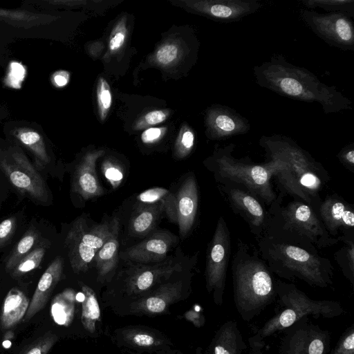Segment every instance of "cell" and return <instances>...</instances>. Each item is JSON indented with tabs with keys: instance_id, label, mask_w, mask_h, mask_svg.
I'll list each match as a JSON object with an SVG mask.
<instances>
[{
	"instance_id": "obj_10",
	"label": "cell",
	"mask_w": 354,
	"mask_h": 354,
	"mask_svg": "<svg viewBox=\"0 0 354 354\" xmlns=\"http://www.w3.org/2000/svg\"><path fill=\"white\" fill-rule=\"evenodd\" d=\"M279 354H328L330 333L314 324L308 317L282 331Z\"/></svg>"
},
{
	"instance_id": "obj_25",
	"label": "cell",
	"mask_w": 354,
	"mask_h": 354,
	"mask_svg": "<svg viewBox=\"0 0 354 354\" xmlns=\"http://www.w3.org/2000/svg\"><path fill=\"white\" fill-rule=\"evenodd\" d=\"M12 135L34 156L37 167L42 169L50 162L44 140L33 129L21 127L14 130Z\"/></svg>"
},
{
	"instance_id": "obj_30",
	"label": "cell",
	"mask_w": 354,
	"mask_h": 354,
	"mask_svg": "<svg viewBox=\"0 0 354 354\" xmlns=\"http://www.w3.org/2000/svg\"><path fill=\"white\" fill-rule=\"evenodd\" d=\"M37 231L31 227L27 230L12 250L6 263V270L10 272L17 263L32 250L38 240Z\"/></svg>"
},
{
	"instance_id": "obj_38",
	"label": "cell",
	"mask_w": 354,
	"mask_h": 354,
	"mask_svg": "<svg viewBox=\"0 0 354 354\" xmlns=\"http://www.w3.org/2000/svg\"><path fill=\"white\" fill-rule=\"evenodd\" d=\"M179 53V48L176 44L168 43L158 48L156 52L155 58L159 64L168 66L178 59Z\"/></svg>"
},
{
	"instance_id": "obj_29",
	"label": "cell",
	"mask_w": 354,
	"mask_h": 354,
	"mask_svg": "<svg viewBox=\"0 0 354 354\" xmlns=\"http://www.w3.org/2000/svg\"><path fill=\"white\" fill-rule=\"evenodd\" d=\"M138 199L147 204L162 202L168 216L176 223V196L169 190L160 187L149 189L142 192L138 196Z\"/></svg>"
},
{
	"instance_id": "obj_21",
	"label": "cell",
	"mask_w": 354,
	"mask_h": 354,
	"mask_svg": "<svg viewBox=\"0 0 354 354\" xmlns=\"http://www.w3.org/2000/svg\"><path fill=\"white\" fill-rule=\"evenodd\" d=\"M29 299L17 288H12L3 303L0 315V325L4 329L16 326L24 319L29 306Z\"/></svg>"
},
{
	"instance_id": "obj_45",
	"label": "cell",
	"mask_w": 354,
	"mask_h": 354,
	"mask_svg": "<svg viewBox=\"0 0 354 354\" xmlns=\"http://www.w3.org/2000/svg\"><path fill=\"white\" fill-rule=\"evenodd\" d=\"M104 173L106 178L111 181L112 185L118 184L123 178L122 171L113 165L107 164L104 168Z\"/></svg>"
},
{
	"instance_id": "obj_39",
	"label": "cell",
	"mask_w": 354,
	"mask_h": 354,
	"mask_svg": "<svg viewBox=\"0 0 354 354\" xmlns=\"http://www.w3.org/2000/svg\"><path fill=\"white\" fill-rule=\"evenodd\" d=\"M127 36L125 21L121 20L115 27L110 37L109 47L111 53L119 50L124 45Z\"/></svg>"
},
{
	"instance_id": "obj_42",
	"label": "cell",
	"mask_w": 354,
	"mask_h": 354,
	"mask_svg": "<svg viewBox=\"0 0 354 354\" xmlns=\"http://www.w3.org/2000/svg\"><path fill=\"white\" fill-rule=\"evenodd\" d=\"M167 117V112L162 110H154L146 113L141 122H139V127L142 128L150 125H155L166 120Z\"/></svg>"
},
{
	"instance_id": "obj_40",
	"label": "cell",
	"mask_w": 354,
	"mask_h": 354,
	"mask_svg": "<svg viewBox=\"0 0 354 354\" xmlns=\"http://www.w3.org/2000/svg\"><path fill=\"white\" fill-rule=\"evenodd\" d=\"M194 132L188 128L185 129L177 142V151L180 157L186 156L192 151L194 145Z\"/></svg>"
},
{
	"instance_id": "obj_24",
	"label": "cell",
	"mask_w": 354,
	"mask_h": 354,
	"mask_svg": "<svg viewBox=\"0 0 354 354\" xmlns=\"http://www.w3.org/2000/svg\"><path fill=\"white\" fill-rule=\"evenodd\" d=\"M163 211L165 205L162 202L147 204L139 208L131 219L130 234L138 237L148 234L156 225Z\"/></svg>"
},
{
	"instance_id": "obj_49",
	"label": "cell",
	"mask_w": 354,
	"mask_h": 354,
	"mask_svg": "<svg viewBox=\"0 0 354 354\" xmlns=\"http://www.w3.org/2000/svg\"><path fill=\"white\" fill-rule=\"evenodd\" d=\"M249 352L248 354H264L262 351L263 348H261L258 346H249Z\"/></svg>"
},
{
	"instance_id": "obj_43",
	"label": "cell",
	"mask_w": 354,
	"mask_h": 354,
	"mask_svg": "<svg viewBox=\"0 0 354 354\" xmlns=\"http://www.w3.org/2000/svg\"><path fill=\"white\" fill-rule=\"evenodd\" d=\"M164 134V129L151 127L146 129L141 135V140L145 144H151L158 141Z\"/></svg>"
},
{
	"instance_id": "obj_6",
	"label": "cell",
	"mask_w": 354,
	"mask_h": 354,
	"mask_svg": "<svg viewBox=\"0 0 354 354\" xmlns=\"http://www.w3.org/2000/svg\"><path fill=\"white\" fill-rule=\"evenodd\" d=\"M234 147V144H230L216 151L214 160L220 175L244 185L252 193L271 202L274 195L270 183L272 175L268 169L264 164L253 165L234 159L232 156Z\"/></svg>"
},
{
	"instance_id": "obj_2",
	"label": "cell",
	"mask_w": 354,
	"mask_h": 354,
	"mask_svg": "<svg viewBox=\"0 0 354 354\" xmlns=\"http://www.w3.org/2000/svg\"><path fill=\"white\" fill-rule=\"evenodd\" d=\"M260 145L270 160L264 164L290 193L307 203L321 187L317 164L292 139L281 135L262 136Z\"/></svg>"
},
{
	"instance_id": "obj_3",
	"label": "cell",
	"mask_w": 354,
	"mask_h": 354,
	"mask_svg": "<svg viewBox=\"0 0 354 354\" xmlns=\"http://www.w3.org/2000/svg\"><path fill=\"white\" fill-rule=\"evenodd\" d=\"M275 292L277 299L274 314L248 339L249 346L263 348L268 338L281 333L302 318L331 319L344 312L340 302L313 299L292 284L279 281Z\"/></svg>"
},
{
	"instance_id": "obj_34",
	"label": "cell",
	"mask_w": 354,
	"mask_h": 354,
	"mask_svg": "<svg viewBox=\"0 0 354 354\" xmlns=\"http://www.w3.org/2000/svg\"><path fill=\"white\" fill-rule=\"evenodd\" d=\"M46 253L44 247L34 248L30 253L22 258L10 272L12 277L17 278L36 269L40 265Z\"/></svg>"
},
{
	"instance_id": "obj_18",
	"label": "cell",
	"mask_w": 354,
	"mask_h": 354,
	"mask_svg": "<svg viewBox=\"0 0 354 354\" xmlns=\"http://www.w3.org/2000/svg\"><path fill=\"white\" fill-rule=\"evenodd\" d=\"M290 228L306 236L312 241L324 235L320 221L310 207L302 203H290L283 214Z\"/></svg>"
},
{
	"instance_id": "obj_35",
	"label": "cell",
	"mask_w": 354,
	"mask_h": 354,
	"mask_svg": "<svg viewBox=\"0 0 354 354\" xmlns=\"http://www.w3.org/2000/svg\"><path fill=\"white\" fill-rule=\"evenodd\" d=\"M97 97L99 114L101 120H104L112 105V93L109 84L103 77L98 80Z\"/></svg>"
},
{
	"instance_id": "obj_15",
	"label": "cell",
	"mask_w": 354,
	"mask_h": 354,
	"mask_svg": "<svg viewBox=\"0 0 354 354\" xmlns=\"http://www.w3.org/2000/svg\"><path fill=\"white\" fill-rule=\"evenodd\" d=\"M176 201V223L180 236L185 238L194 225L198 208V189L194 176L183 182Z\"/></svg>"
},
{
	"instance_id": "obj_8",
	"label": "cell",
	"mask_w": 354,
	"mask_h": 354,
	"mask_svg": "<svg viewBox=\"0 0 354 354\" xmlns=\"http://www.w3.org/2000/svg\"><path fill=\"white\" fill-rule=\"evenodd\" d=\"M273 253L288 270L287 277H297L309 285L321 288L331 284L330 274L318 257L288 244L277 245Z\"/></svg>"
},
{
	"instance_id": "obj_32",
	"label": "cell",
	"mask_w": 354,
	"mask_h": 354,
	"mask_svg": "<svg viewBox=\"0 0 354 354\" xmlns=\"http://www.w3.org/2000/svg\"><path fill=\"white\" fill-rule=\"evenodd\" d=\"M308 8H322L328 12H342L350 17H354L353 0H302Z\"/></svg>"
},
{
	"instance_id": "obj_47",
	"label": "cell",
	"mask_w": 354,
	"mask_h": 354,
	"mask_svg": "<svg viewBox=\"0 0 354 354\" xmlns=\"http://www.w3.org/2000/svg\"><path fill=\"white\" fill-rule=\"evenodd\" d=\"M70 75L67 71H59L55 73L53 79L55 84L58 87L66 86L69 81Z\"/></svg>"
},
{
	"instance_id": "obj_36",
	"label": "cell",
	"mask_w": 354,
	"mask_h": 354,
	"mask_svg": "<svg viewBox=\"0 0 354 354\" xmlns=\"http://www.w3.org/2000/svg\"><path fill=\"white\" fill-rule=\"evenodd\" d=\"M330 354H354V325L347 327Z\"/></svg>"
},
{
	"instance_id": "obj_46",
	"label": "cell",
	"mask_w": 354,
	"mask_h": 354,
	"mask_svg": "<svg viewBox=\"0 0 354 354\" xmlns=\"http://www.w3.org/2000/svg\"><path fill=\"white\" fill-rule=\"evenodd\" d=\"M339 159L344 162L351 167L354 165V148L353 145L351 144L344 148L338 155Z\"/></svg>"
},
{
	"instance_id": "obj_17",
	"label": "cell",
	"mask_w": 354,
	"mask_h": 354,
	"mask_svg": "<svg viewBox=\"0 0 354 354\" xmlns=\"http://www.w3.org/2000/svg\"><path fill=\"white\" fill-rule=\"evenodd\" d=\"M63 269V258L57 256L41 277L26 315L22 319L24 322L29 321L45 306L52 292L61 279Z\"/></svg>"
},
{
	"instance_id": "obj_4",
	"label": "cell",
	"mask_w": 354,
	"mask_h": 354,
	"mask_svg": "<svg viewBox=\"0 0 354 354\" xmlns=\"http://www.w3.org/2000/svg\"><path fill=\"white\" fill-rule=\"evenodd\" d=\"M272 278L266 266L254 259L239 263L234 270V302L245 322L258 316L275 299Z\"/></svg>"
},
{
	"instance_id": "obj_33",
	"label": "cell",
	"mask_w": 354,
	"mask_h": 354,
	"mask_svg": "<svg viewBox=\"0 0 354 354\" xmlns=\"http://www.w3.org/2000/svg\"><path fill=\"white\" fill-rule=\"evenodd\" d=\"M48 19L46 15L20 10L0 8V20L18 26L34 25Z\"/></svg>"
},
{
	"instance_id": "obj_7",
	"label": "cell",
	"mask_w": 354,
	"mask_h": 354,
	"mask_svg": "<svg viewBox=\"0 0 354 354\" xmlns=\"http://www.w3.org/2000/svg\"><path fill=\"white\" fill-rule=\"evenodd\" d=\"M111 225L106 223L88 227L84 219H76L65 239L64 245L74 272H86L97 252L111 233Z\"/></svg>"
},
{
	"instance_id": "obj_14",
	"label": "cell",
	"mask_w": 354,
	"mask_h": 354,
	"mask_svg": "<svg viewBox=\"0 0 354 354\" xmlns=\"http://www.w3.org/2000/svg\"><path fill=\"white\" fill-rule=\"evenodd\" d=\"M177 241L168 231H158L142 241L122 252L123 259L142 263H157L165 261L167 254Z\"/></svg>"
},
{
	"instance_id": "obj_26",
	"label": "cell",
	"mask_w": 354,
	"mask_h": 354,
	"mask_svg": "<svg viewBox=\"0 0 354 354\" xmlns=\"http://www.w3.org/2000/svg\"><path fill=\"white\" fill-rule=\"evenodd\" d=\"M230 196L234 205L243 211L255 226H260L264 221V212L255 198L240 189H233Z\"/></svg>"
},
{
	"instance_id": "obj_41",
	"label": "cell",
	"mask_w": 354,
	"mask_h": 354,
	"mask_svg": "<svg viewBox=\"0 0 354 354\" xmlns=\"http://www.w3.org/2000/svg\"><path fill=\"white\" fill-rule=\"evenodd\" d=\"M15 228L16 219L14 217H9L0 223V249L9 243Z\"/></svg>"
},
{
	"instance_id": "obj_9",
	"label": "cell",
	"mask_w": 354,
	"mask_h": 354,
	"mask_svg": "<svg viewBox=\"0 0 354 354\" xmlns=\"http://www.w3.org/2000/svg\"><path fill=\"white\" fill-rule=\"evenodd\" d=\"M300 17L328 45L344 50H354V25L349 16L342 12L319 13L302 9Z\"/></svg>"
},
{
	"instance_id": "obj_27",
	"label": "cell",
	"mask_w": 354,
	"mask_h": 354,
	"mask_svg": "<svg viewBox=\"0 0 354 354\" xmlns=\"http://www.w3.org/2000/svg\"><path fill=\"white\" fill-rule=\"evenodd\" d=\"M83 299L82 304V322L89 332H93L96 322L100 317V309L93 290L86 285H82Z\"/></svg>"
},
{
	"instance_id": "obj_11",
	"label": "cell",
	"mask_w": 354,
	"mask_h": 354,
	"mask_svg": "<svg viewBox=\"0 0 354 354\" xmlns=\"http://www.w3.org/2000/svg\"><path fill=\"white\" fill-rule=\"evenodd\" d=\"M229 253V232L224 220L220 218L207 252L205 270L207 289L218 306L223 302Z\"/></svg>"
},
{
	"instance_id": "obj_16",
	"label": "cell",
	"mask_w": 354,
	"mask_h": 354,
	"mask_svg": "<svg viewBox=\"0 0 354 354\" xmlns=\"http://www.w3.org/2000/svg\"><path fill=\"white\" fill-rule=\"evenodd\" d=\"M103 153V151H95L86 154L75 171L73 191L86 200L103 194L95 171L96 161Z\"/></svg>"
},
{
	"instance_id": "obj_20",
	"label": "cell",
	"mask_w": 354,
	"mask_h": 354,
	"mask_svg": "<svg viewBox=\"0 0 354 354\" xmlns=\"http://www.w3.org/2000/svg\"><path fill=\"white\" fill-rule=\"evenodd\" d=\"M179 270V265L171 259H167L152 266L138 268L128 279V287L131 292L140 293L151 288L162 277L171 274Z\"/></svg>"
},
{
	"instance_id": "obj_48",
	"label": "cell",
	"mask_w": 354,
	"mask_h": 354,
	"mask_svg": "<svg viewBox=\"0 0 354 354\" xmlns=\"http://www.w3.org/2000/svg\"><path fill=\"white\" fill-rule=\"evenodd\" d=\"M45 6H75L81 3V1H63V0H49V1H43Z\"/></svg>"
},
{
	"instance_id": "obj_19",
	"label": "cell",
	"mask_w": 354,
	"mask_h": 354,
	"mask_svg": "<svg viewBox=\"0 0 354 354\" xmlns=\"http://www.w3.org/2000/svg\"><path fill=\"white\" fill-rule=\"evenodd\" d=\"M247 348L237 322L227 320L216 330L207 354H244Z\"/></svg>"
},
{
	"instance_id": "obj_13",
	"label": "cell",
	"mask_w": 354,
	"mask_h": 354,
	"mask_svg": "<svg viewBox=\"0 0 354 354\" xmlns=\"http://www.w3.org/2000/svg\"><path fill=\"white\" fill-rule=\"evenodd\" d=\"M207 133L211 139L225 140L247 133L250 130L249 120L226 105L214 104L206 114Z\"/></svg>"
},
{
	"instance_id": "obj_31",
	"label": "cell",
	"mask_w": 354,
	"mask_h": 354,
	"mask_svg": "<svg viewBox=\"0 0 354 354\" xmlns=\"http://www.w3.org/2000/svg\"><path fill=\"white\" fill-rule=\"evenodd\" d=\"M73 297L67 292L57 295L53 300L51 315L54 321L60 325H68L73 315Z\"/></svg>"
},
{
	"instance_id": "obj_5",
	"label": "cell",
	"mask_w": 354,
	"mask_h": 354,
	"mask_svg": "<svg viewBox=\"0 0 354 354\" xmlns=\"http://www.w3.org/2000/svg\"><path fill=\"white\" fill-rule=\"evenodd\" d=\"M0 169L24 195L41 204L49 201L45 180L19 147H0Z\"/></svg>"
},
{
	"instance_id": "obj_44",
	"label": "cell",
	"mask_w": 354,
	"mask_h": 354,
	"mask_svg": "<svg viewBox=\"0 0 354 354\" xmlns=\"http://www.w3.org/2000/svg\"><path fill=\"white\" fill-rule=\"evenodd\" d=\"M131 339L136 345L141 347H150L156 342L154 337L144 332L135 333Z\"/></svg>"
},
{
	"instance_id": "obj_12",
	"label": "cell",
	"mask_w": 354,
	"mask_h": 354,
	"mask_svg": "<svg viewBox=\"0 0 354 354\" xmlns=\"http://www.w3.org/2000/svg\"><path fill=\"white\" fill-rule=\"evenodd\" d=\"M189 6L205 17L230 23L257 12L262 4L257 0H204L189 2Z\"/></svg>"
},
{
	"instance_id": "obj_23",
	"label": "cell",
	"mask_w": 354,
	"mask_h": 354,
	"mask_svg": "<svg viewBox=\"0 0 354 354\" xmlns=\"http://www.w3.org/2000/svg\"><path fill=\"white\" fill-rule=\"evenodd\" d=\"M119 223L114 219L111 224L110 236L102 247L97 252L94 261L96 268L101 277H104L113 271L118 263L119 254Z\"/></svg>"
},
{
	"instance_id": "obj_28",
	"label": "cell",
	"mask_w": 354,
	"mask_h": 354,
	"mask_svg": "<svg viewBox=\"0 0 354 354\" xmlns=\"http://www.w3.org/2000/svg\"><path fill=\"white\" fill-rule=\"evenodd\" d=\"M180 288V282L168 283L160 287L155 295L144 301V307L152 313L163 312L168 301L179 295Z\"/></svg>"
},
{
	"instance_id": "obj_37",
	"label": "cell",
	"mask_w": 354,
	"mask_h": 354,
	"mask_svg": "<svg viewBox=\"0 0 354 354\" xmlns=\"http://www.w3.org/2000/svg\"><path fill=\"white\" fill-rule=\"evenodd\" d=\"M57 339L55 335L46 334L34 341L21 354H48Z\"/></svg>"
},
{
	"instance_id": "obj_1",
	"label": "cell",
	"mask_w": 354,
	"mask_h": 354,
	"mask_svg": "<svg viewBox=\"0 0 354 354\" xmlns=\"http://www.w3.org/2000/svg\"><path fill=\"white\" fill-rule=\"evenodd\" d=\"M256 83L280 95L307 102H318L324 113L352 109V102L336 87L321 82L305 68L293 65L281 55L254 66Z\"/></svg>"
},
{
	"instance_id": "obj_22",
	"label": "cell",
	"mask_w": 354,
	"mask_h": 354,
	"mask_svg": "<svg viewBox=\"0 0 354 354\" xmlns=\"http://www.w3.org/2000/svg\"><path fill=\"white\" fill-rule=\"evenodd\" d=\"M320 214L330 232H335L340 227L353 228L354 225L353 211L335 198H329L322 203Z\"/></svg>"
}]
</instances>
